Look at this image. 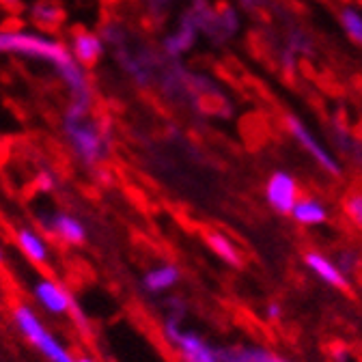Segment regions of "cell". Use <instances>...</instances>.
Returning <instances> with one entry per match:
<instances>
[{"mask_svg":"<svg viewBox=\"0 0 362 362\" xmlns=\"http://www.w3.org/2000/svg\"><path fill=\"white\" fill-rule=\"evenodd\" d=\"M0 54H11L28 61L48 63L54 71L74 61L69 54L67 43L45 35L43 30H28V28H11L0 30Z\"/></svg>","mask_w":362,"mask_h":362,"instance_id":"1","label":"cell"},{"mask_svg":"<svg viewBox=\"0 0 362 362\" xmlns=\"http://www.w3.org/2000/svg\"><path fill=\"white\" fill-rule=\"evenodd\" d=\"M63 129L74 153L84 166H98L108 156V136L88 115L65 112Z\"/></svg>","mask_w":362,"mask_h":362,"instance_id":"2","label":"cell"},{"mask_svg":"<svg viewBox=\"0 0 362 362\" xmlns=\"http://www.w3.org/2000/svg\"><path fill=\"white\" fill-rule=\"evenodd\" d=\"M13 322H16L18 330L22 332V337L48 362H74L76 360L71 356V351L43 326L39 315L30 306H26V304L16 306Z\"/></svg>","mask_w":362,"mask_h":362,"instance_id":"3","label":"cell"},{"mask_svg":"<svg viewBox=\"0 0 362 362\" xmlns=\"http://www.w3.org/2000/svg\"><path fill=\"white\" fill-rule=\"evenodd\" d=\"M166 339L179 351L184 362H220L218 349H214L205 339H201L194 332L179 330L177 320L166 322Z\"/></svg>","mask_w":362,"mask_h":362,"instance_id":"4","label":"cell"},{"mask_svg":"<svg viewBox=\"0 0 362 362\" xmlns=\"http://www.w3.org/2000/svg\"><path fill=\"white\" fill-rule=\"evenodd\" d=\"M69 54L76 63L82 67H93L100 63V59L106 52V43L100 33L88 30V28H74L67 41Z\"/></svg>","mask_w":362,"mask_h":362,"instance_id":"5","label":"cell"},{"mask_svg":"<svg viewBox=\"0 0 362 362\" xmlns=\"http://www.w3.org/2000/svg\"><path fill=\"white\" fill-rule=\"evenodd\" d=\"M285 123H287L291 136L300 143V147H302L308 156H313V160H315L317 164H320L324 170H328L330 175H334V177L341 175V166H339V162L332 158V153H328V151L320 145V141L315 139L313 132H308L306 125H304L296 115H287Z\"/></svg>","mask_w":362,"mask_h":362,"instance_id":"6","label":"cell"},{"mask_svg":"<svg viewBox=\"0 0 362 362\" xmlns=\"http://www.w3.org/2000/svg\"><path fill=\"white\" fill-rule=\"evenodd\" d=\"M199 33L201 30H199L197 20L192 18L190 11H186L184 16L179 18L175 30L162 39V52H164V57L173 59V61H177L179 57H184L192 48V45L197 43Z\"/></svg>","mask_w":362,"mask_h":362,"instance_id":"7","label":"cell"},{"mask_svg":"<svg viewBox=\"0 0 362 362\" xmlns=\"http://www.w3.org/2000/svg\"><path fill=\"white\" fill-rule=\"evenodd\" d=\"M265 197L267 203L274 207L281 214H291L293 205L298 203V186H296V179L289 173H274L267 181V188H265Z\"/></svg>","mask_w":362,"mask_h":362,"instance_id":"8","label":"cell"},{"mask_svg":"<svg viewBox=\"0 0 362 362\" xmlns=\"http://www.w3.org/2000/svg\"><path fill=\"white\" fill-rule=\"evenodd\" d=\"M33 296L45 310L52 313V315H65L74 306L67 289L54 281H37L33 285Z\"/></svg>","mask_w":362,"mask_h":362,"instance_id":"9","label":"cell"},{"mask_svg":"<svg viewBox=\"0 0 362 362\" xmlns=\"http://www.w3.org/2000/svg\"><path fill=\"white\" fill-rule=\"evenodd\" d=\"M45 229H48L54 238H59L65 244H74L80 246L86 242V229L84 224L69 214H52L45 222Z\"/></svg>","mask_w":362,"mask_h":362,"instance_id":"10","label":"cell"},{"mask_svg":"<svg viewBox=\"0 0 362 362\" xmlns=\"http://www.w3.org/2000/svg\"><path fill=\"white\" fill-rule=\"evenodd\" d=\"M28 18L37 26V30L45 33V30H54L63 24L65 11L57 0H35L28 9Z\"/></svg>","mask_w":362,"mask_h":362,"instance_id":"11","label":"cell"},{"mask_svg":"<svg viewBox=\"0 0 362 362\" xmlns=\"http://www.w3.org/2000/svg\"><path fill=\"white\" fill-rule=\"evenodd\" d=\"M304 263H306L324 283H328V285H332V287H337V289H341V291H347V289H349L347 276L343 274V272H341L332 261H328L324 255H320V252H306V255H304Z\"/></svg>","mask_w":362,"mask_h":362,"instance_id":"12","label":"cell"},{"mask_svg":"<svg viewBox=\"0 0 362 362\" xmlns=\"http://www.w3.org/2000/svg\"><path fill=\"white\" fill-rule=\"evenodd\" d=\"M220 362H289L263 347H224L218 349Z\"/></svg>","mask_w":362,"mask_h":362,"instance_id":"13","label":"cell"},{"mask_svg":"<svg viewBox=\"0 0 362 362\" xmlns=\"http://www.w3.org/2000/svg\"><path fill=\"white\" fill-rule=\"evenodd\" d=\"M20 250L28 257L33 263H45L48 261V244H45L43 235H39L33 229H18L16 233Z\"/></svg>","mask_w":362,"mask_h":362,"instance_id":"14","label":"cell"},{"mask_svg":"<svg viewBox=\"0 0 362 362\" xmlns=\"http://www.w3.org/2000/svg\"><path fill=\"white\" fill-rule=\"evenodd\" d=\"M179 283V269L175 265H160L149 269L145 279H143V287L149 293H162L170 287H175Z\"/></svg>","mask_w":362,"mask_h":362,"instance_id":"15","label":"cell"},{"mask_svg":"<svg viewBox=\"0 0 362 362\" xmlns=\"http://www.w3.org/2000/svg\"><path fill=\"white\" fill-rule=\"evenodd\" d=\"M291 216L300 224H322V222H326L328 211H326V207L320 201H315V199H302V201H298L293 205Z\"/></svg>","mask_w":362,"mask_h":362,"instance_id":"16","label":"cell"},{"mask_svg":"<svg viewBox=\"0 0 362 362\" xmlns=\"http://www.w3.org/2000/svg\"><path fill=\"white\" fill-rule=\"evenodd\" d=\"M339 24L343 33L356 43L362 45V11L354 5H345L339 9Z\"/></svg>","mask_w":362,"mask_h":362,"instance_id":"17","label":"cell"},{"mask_svg":"<svg viewBox=\"0 0 362 362\" xmlns=\"http://www.w3.org/2000/svg\"><path fill=\"white\" fill-rule=\"evenodd\" d=\"M205 240H207L209 248H211L224 263H229V265H233V267H240V265H242L240 252H238V248L231 244L229 238H224L222 233H207Z\"/></svg>","mask_w":362,"mask_h":362,"instance_id":"18","label":"cell"},{"mask_svg":"<svg viewBox=\"0 0 362 362\" xmlns=\"http://www.w3.org/2000/svg\"><path fill=\"white\" fill-rule=\"evenodd\" d=\"M293 54H308L313 52V39L304 33V30H291L287 35V45Z\"/></svg>","mask_w":362,"mask_h":362,"instance_id":"19","label":"cell"},{"mask_svg":"<svg viewBox=\"0 0 362 362\" xmlns=\"http://www.w3.org/2000/svg\"><path fill=\"white\" fill-rule=\"evenodd\" d=\"M345 214L358 229H362V194H349L345 199Z\"/></svg>","mask_w":362,"mask_h":362,"instance_id":"20","label":"cell"},{"mask_svg":"<svg viewBox=\"0 0 362 362\" xmlns=\"http://www.w3.org/2000/svg\"><path fill=\"white\" fill-rule=\"evenodd\" d=\"M143 3L147 5V9H149V13H153V18L158 16H164L170 7H173V3L175 0H143Z\"/></svg>","mask_w":362,"mask_h":362,"instance_id":"21","label":"cell"},{"mask_svg":"<svg viewBox=\"0 0 362 362\" xmlns=\"http://www.w3.org/2000/svg\"><path fill=\"white\" fill-rule=\"evenodd\" d=\"M279 61L283 65V69L287 71H296V65H298V54H293L289 48H283L281 54H279Z\"/></svg>","mask_w":362,"mask_h":362,"instance_id":"22","label":"cell"},{"mask_svg":"<svg viewBox=\"0 0 362 362\" xmlns=\"http://www.w3.org/2000/svg\"><path fill=\"white\" fill-rule=\"evenodd\" d=\"M54 186H57V181H54V177L50 173H39V177H37V188L39 190L50 192V190H54Z\"/></svg>","mask_w":362,"mask_h":362,"instance_id":"23","label":"cell"},{"mask_svg":"<svg viewBox=\"0 0 362 362\" xmlns=\"http://www.w3.org/2000/svg\"><path fill=\"white\" fill-rule=\"evenodd\" d=\"M267 315H269V320H279V317H281V304L272 302V304H269V310H267Z\"/></svg>","mask_w":362,"mask_h":362,"instance_id":"24","label":"cell"},{"mask_svg":"<svg viewBox=\"0 0 362 362\" xmlns=\"http://www.w3.org/2000/svg\"><path fill=\"white\" fill-rule=\"evenodd\" d=\"M0 5L7 7V9H20L22 0H0Z\"/></svg>","mask_w":362,"mask_h":362,"instance_id":"25","label":"cell"},{"mask_svg":"<svg viewBox=\"0 0 362 362\" xmlns=\"http://www.w3.org/2000/svg\"><path fill=\"white\" fill-rule=\"evenodd\" d=\"M74 362H95V360H93V358H86V356H84V358H76Z\"/></svg>","mask_w":362,"mask_h":362,"instance_id":"26","label":"cell"},{"mask_svg":"<svg viewBox=\"0 0 362 362\" xmlns=\"http://www.w3.org/2000/svg\"><path fill=\"white\" fill-rule=\"evenodd\" d=\"M3 259H5V257H3V248H0V263H3Z\"/></svg>","mask_w":362,"mask_h":362,"instance_id":"27","label":"cell"}]
</instances>
